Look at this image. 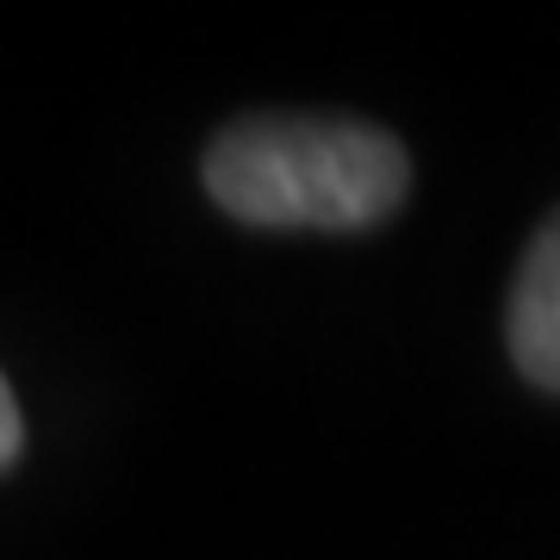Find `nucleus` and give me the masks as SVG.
I'll return each mask as SVG.
<instances>
[{
  "mask_svg": "<svg viewBox=\"0 0 560 560\" xmlns=\"http://www.w3.org/2000/svg\"><path fill=\"white\" fill-rule=\"evenodd\" d=\"M399 138L355 119H237L206 150V194L261 231H368L405 200Z\"/></svg>",
  "mask_w": 560,
  "mask_h": 560,
  "instance_id": "1",
  "label": "nucleus"
},
{
  "mask_svg": "<svg viewBox=\"0 0 560 560\" xmlns=\"http://www.w3.org/2000/svg\"><path fill=\"white\" fill-rule=\"evenodd\" d=\"M511 355L536 386L560 393V212L536 231L511 293Z\"/></svg>",
  "mask_w": 560,
  "mask_h": 560,
  "instance_id": "2",
  "label": "nucleus"
},
{
  "mask_svg": "<svg viewBox=\"0 0 560 560\" xmlns=\"http://www.w3.org/2000/svg\"><path fill=\"white\" fill-rule=\"evenodd\" d=\"M20 442H25V423H20V405H13V386L0 374V467L20 455Z\"/></svg>",
  "mask_w": 560,
  "mask_h": 560,
  "instance_id": "3",
  "label": "nucleus"
}]
</instances>
